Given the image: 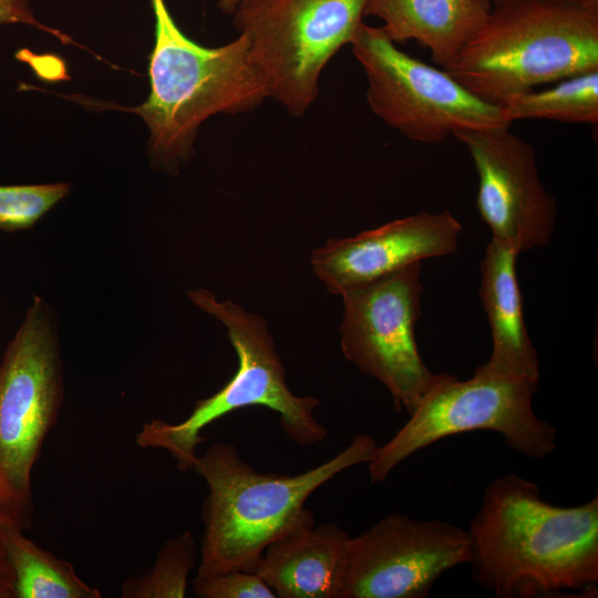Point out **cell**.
<instances>
[{
	"label": "cell",
	"mask_w": 598,
	"mask_h": 598,
	"mask_svg": "<svg viewBox=\"0 0 598 598\" xmlns=\"http://www.w3.org/2000/svg\"><path fill=\"white\" fill-rule=\"evenodd\" d=\"M467 534L472 579L499 598L597 591L598 497L554 505L536 483L506 474L486 486Z\"/></svg>",
	"instance_id": "6da1fadb"
},
{
	"label": "cell",
	"mask_w": 598,
	"mask_h": 598,
	"mask_svg": "<svg viewBox=\"0 0 598 598\" xmlns=\"http://www.w3.org/2000/svg\"><path fill=\"white\" fill-rule=\"evenodd\" d=\"M377 447L371 435L358 433L332 458L300 474L285 475L260 473L241 458L234 444L213 443L194 466L208 486L196 576L255 573L268 545L315 525V516L306 507L310 495L342 471L368 463Z\"/></svg>",
	"instance_id": "7a4b0ae2"
},
{
	"label": "cell",
	"mask_w": 598,
	"mask_h": 598,
	"mask_svg": "<svg viewBox=\"0 0 598 598\" xmlns=\"http://www.w3.org/2000/svg\"><path fill=\"white\" fill-rule=\"evenodd\" d=\"M476 97L501 105L538 85L598 70V0L497 3L443 68Z\"/></svg>",
	"instance_id": "3957f363"
},
{
	"label": "cell",
	"mask_w": 598,
	"mask_h": 598,
	"mask_svg": "<svg viewBox=\"0 0 598 598\" xmlns=\"http://www.w3.org/2000/svg\"><path fill=\"white\" fill-rule=\"evenodd\" d=\"M151 3L155 17L151 92L143 104L130 110L146 123L153 156L174 166L189 157L205 120L219 113L251 111L268 94L250 58L246 34L239 33L221 47H203L182 32L165 0Z\"/></svg>",
	"instance_id": "277c9868"
},
{
	"label": "cell",
	"mask_w": 598,
	"mask_h": 598,
	"mask_svg": "<svg viewBox=\"0 0 598 598\" xmlns=\"http://www.w3.org/2000/svg\"><path fill=\"white\" fill-rule=\"evenodd\" d=\"M189 300L219 320L227 329L238 358L231 379L215 394L198 400L192 413L179 423L155 420L144 423L136 444L169 453L181 472L194 471L196 448L205 441L204 429L223 416L244 408L262 406L275 411L283 433L302 446L327 437V429L315 417L320 400L298 396L286 382V370L262 317L230 300L218 301L206 289L187 291Z\"/></svg>",
	"instance_id": "5b68a950"
},
{
	"label": "cell",
	"mask_w": 598,
	"mask_h": 598,
	"mask_svg": "<svg viewBox=\"0 0 598 598\" xmlns=\"http://www.w3.org/2000/svg\"><path fill=\"white\" fill-rule=\"evenodd\" d=\"M62 363L49 309L35 298L0 363V523L32 526V470L59 421Z\"/></svg>",
	"instance_id": "8992f818"
},
{
	"label": "cell",
	"mask_w": 598,
	"mask_h": 598,
	"mask_svg": "<svg viewBox=\"0 0 598 598\" xmlns=\"http://www.w3.org/2000/svg\"><path fill=\"white\" fill-rule=\"evenodd\" d=\"M538 388V381L498 373L484 363L463 381L439 373L408 422L378 445L368 462L371 482H383L399 464L441 439L477 430L497 432L512 450L543 460L557 446V430L534 411Z\"/></svg>",
	"instance_id": "52a82bcc"
},
{
	"label": "cell",
	"mask_w": 598,
	"mask_h": 598,
	"mask_svg": "<svg viewBox=\"0 0 598 598\" xmlns=\"http://www.w3.org/2000/svg\"><path fill=\"white\" fill-rule=\"evenodd\" d=\"M369 0H244L233 22L249 40L268 97L303 115L319 94L322 70L350 44Z\"/></svg>",
	"instance_id": "ba28073f"
},
{
	"label": "cell",
	"mask_w": 598,
	"mask_h": 598,
	"mask_svg": "<svg viewBox=\"0 0 598 598\" xmlns=\"http://www.w3.org/2000/svg\"><path fill=\"white\" fill-rule=\"evenodd\" d=\"M368 80L371 111L406 138L435 144L466 130L505 127L498 105L473 95L444 69L401 51L382 28H358L351 43Z\"/></svg>",
	"instance_id": "9c48e42d"
},
{
	"label": "cell",
	"mask_w": 598,
	"mask_h": 598,
	"mask_svg": "<svg viewBox=\"0 0 598 598\" xmlns=\"http://www.w3.org/2000/svg\"><path fill=\"white\" fill-rule=\"evenodd\" d=\"M422 261L341 292V351L361 373L380 381L395 410L411 414L431 389L433 373L420 355Z\"/></svg>",
	"instance_id": "30bf717a"
},
{
	"label": "cell",
	"mask_w": 598,
	"mask_h": 598,
	"mask_svg": "<svg viewBox=\"0 0 598 598\" xmlns=\"http://www.w3.org/2000/svg\"><path fill=\"white\" fill-rule=\"evenodd\" d=\"M470 558L464 528L389 514L351 537L342 598H425L444 573Z\"/></svg>",
	"instance_id": "8fae6325"
},
{
	"label": "cell",
	"mask_w": 598,
	"mask_h": 598,
	"mask_svg": "<svg viewBox=\"0 0 598 598\" xmlns=\"http://www.w3.org/2000/svg\"><path fill=\"white\" fill-rule=\"evenodd\" d=\"M470 153L478 177L476 206L492 239L517 254L547 246L556 200L544 187L534 147L509 126L453 134Z\"/></svg>",
	"instance_id": "7c38bea8"
},
{
	"label": "cell",
	"mask_w": 598,
	"mask_h": 598,
	"mask_svg": "<svg viewBox=\"0 0 598 598\" xmlns=\"http://www.w3.org/2000/svg\"><path fill=\"white\" fill-rule=\"evenodd\" d=\"M461 223L448 212H420L352 237L330 238L310 256L315 275L333 295L427 258L457 251Z\"/></svg>",
	"instance_id": "4fadbf2b"
},
{
	"label": "cell",
	"mask_w": 598,
	"mask_h": 598,
	"mask_svg": "<svg viewBox=\"0 0 598 598\" xmlns=\"http://www.w3.org/2000/svg\"><path fill=\"white\" fill-rule=\"evenodd\" d=\"M350 540L331 522L297 528L268 545L255 573L279 598H342Z\"/></svg>",
	"instance_id": "5bb4252c"
},
{
	"label": "cell",
	"mask_w": 598,
	"mask_h": 598,
	"mask_svg": "<svg viewBox=\"0 0 598 598\" xmlns=\"http://www.w3.org/2000/svg\"><path fill=\"white\" fill-rule=\"evenodd\" d=\"M518 255L491 238L480 265L478 293L493 342L484 365L498 373L539 382V359L526 328L517 280Z\"/></svg>",
	"instance_id": "9a60e30c"
},
{
	"label": "cell",
	"mask_w": 598,
	"mask_h": 598,
	"mask_svg": "<svg viewBox=\"0 0 598 598\" xmlns=\"http://www.w3.org/2000/svg\"><path fill=\"white\" fill-rule=\"evenodd\" d=\"M489 0H369L364 16L396 44L414 40L430 50L433 61L446 66L483 25Z\"/></svg>",
	"instance_id": "2e32d148"
},
{
	"label": "cell",
	"mask_w": 598,
	"mask_h": 598,
	"mask_svg": "<svg viewBox=\"0 0 598 598\" xmlns=\"http://www.w3.org/2000/svg\"><path fill=\"white\" fill-rule=\"evenodd\" d=\"M0 536L12 573L10 598H101L71 563L39 547L24 532L0 523Z\"/></svg>",
	"instance_id": "e0dca14e"
},
{
	"label": "cell",
	"mask_w": 598,
	"mask_h": 598,
	"mask_svg": "<svg viewBox=\"0 0 598 598\" xmlns=\"http://www.w3.org/2000/svg\"><path fill=\"white\" fill-rule=\"evenodd\" d=\"M499 107L509 124L518 120L597 124L598 70L560 80L545 90L512 95Z\"/></svg>",
	"instance_id": "ac0fdd59"
},
{
	"label": "cell",
	"mask_w": 598,
	"mask_h": 598,
	"mask_svg": "<svg viewBox=\"0 0 598 598\" xmlns=\"http://www.w3.org/2000/svg\"><path fill=\"white\" fill-rule=\"evenodd\" d=\"M198 556L197 544L188 530L169 538L158 550L152 568L131 577L121 586L123 598H184L188 576Z\"/></svg>",
	"instance_id": "d6986e66"
},
{
	"label": "cell",
	"mask_w": 598,
	"mask_h": 598,
	"mask_svg": "<svg viewBox=\"0 0 598 598\" xmlns=\"http://www.w3.org/2000/svg\"><path fill=\"white\" fill-rule=\"evenodd\" d=\"M70 190L66 183L0 186V229L32 227Z\"/></svg>",
	"instance_id": "ffe728a7"
},
{
	"label": "cell",
	"mask_w": 598,
	"mask_h": 598,
	"mask_svg": "<svg viewBox=\"0 0 598 598\" xmlns=\"http://www.w3.org/2000/svg\"><path fill=\"white\" fill-rule=\"evenodd\" d=\"M192 585L198 598H276L274 590L256 573L245 570L196 576Z\"/></svg>",
	"instance_id": "44dd1931"
},
{
	"label": "cell",
	"mask_w": 598,
	"mask_h": 598,
	"mask_svg": "<svg viewBox=\"0 0 598 598\" xmlns=\"http://www.w3.org/2000/svg\"><path fill=\"white\" fill-rule=\"evenodd\" d=\"M24 23L56 37L62 43L74 41L61 31L41 23L33 14L29 0H0V24Z\"/></svg>",
	"instance_id": "7402d4cb"
},
{
	"label": "cell",
	"mask_w": 598,
	"mask_h": 598,
	"mask_svg": "<svg viewBox=\"0 0 598 598\" xmlns=\"http://www.w3.org/2000/svg\"><path fill=\"white\" fill-rule=\"evenodd\" d=\"M12 573L0 536V598H10Z\"/></svg>",
	"instance_id": "603a6c76"
},
{
	"label": "cell",
	"mask_w": 598,
	"mask_h": 598,
	"mask_svg": "<svg viewBox=\"0 0 598 598\" xmlns=\"http://www.w3.org/2000/svg\"><path fill=\"white\" fill-rule=\"evenodd\" d=\"M244 0H219V8L228 14H233L238 4Z\"/></svg>",
	"instance_id": "cb8c5ba5"
},
{
	"label": "cell",
	"mask_w": 598,
	"mask_h": 598,
	"mask_svg": "<svg viewBox=\"0 0 598 598\" xmlns=\"http://www.w3.org/2000/svg\"><path fill=\"white\" fill-rule=\"evenodd\" d=\"M513 1H526V0H494L495 4L505 3V2H513ZM540 1L582 2V1H586V0H540Z\"/></svg>",
	"instance_id": "d4e9b609"
}]
</instances>
